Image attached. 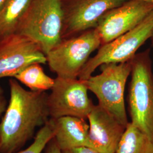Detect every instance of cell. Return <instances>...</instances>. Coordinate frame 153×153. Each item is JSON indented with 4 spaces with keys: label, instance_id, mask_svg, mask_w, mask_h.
<instances>
[{
    "label": "cell",
    "instance_id": "20",
    "mask_svg": "<svg viewBox=\"0 0 153 153\" xmlns=\"http://www.w3.org/2000/svg\"><path fill=\"white\" fill-rule=\"evenodd\" d=\"M6 0H0V10L1 9L2 7L4 5V4H5V1Z\"/></svg>",
    "mask_w": 153,
    "mask_h": 153
},
{
    "label": "cell",
    "instance_id": "18",
    "mask_svg": "<svg viewBox=\"0 0 153 153\" xmlns=\"http://www.w3.org/2000/svg\"><path fill=\"white\" fill-rule=\"evenodd\" d=\"M62 153H102L88 147L74 148L62 151Z\"/></svg>",
    "mask_w": 153,
    "mask_h": 153
},
{
    "label": "cell",
    "instance_id": "6",
    "mask_svg": "<svg viewBox=\"0 0 153 153\" xmlns=\"http://www.w3.org/2000/svg\"><path fill=\"white\" fill-rule=\"evenodd\" d=\"M153 33V10L140 24L112 41L102 44L98 52L88 60L78 78L87 80L99 66L131 60L137 51L150 39Z\"/></svg>",
    "mask_w": 153,
    "mask_h": 153
},
{
    "label": "cell",
    "instance_id": "13",
    "mask_svg": "<svg viewBox=\"0 0 153 153\" xmlns=\"http://www.w3.org/2000/svg\"><path fill=\"white\" fill-rule=\"evenodd\" d=\"M33 0H6L0 10V39L16 33Z\"/></svg>",
    "mask_w": 153,
    "mask_h": 153
},
{
    "label": "cell",
    "instance_id": "19",
    "mask_svg": "<svg viewBox=\"0 0 153 153\" xmlns=\"http://www.w3.org/2000/svg\"><path fill=\"white\" fill-rule=\"evenodd\" d=\"M45 153H62V151L57 145L55 140L52 138L47 145Z\"/></svg>",
    "mask_w": 153,
    "mask_h": 153
},
{
    "label": "cell",
    "instance_id": "9",
    "mask_svg": "<svg viewBox=\"0 0 153 153\" xmlns=\"http://www.w3.org/2000/svg\"><path fill=\"white\" fill-rule=\"evenodd\" d=\"M153 10V0H129L106 12L96 29L102 44L136 27Z\"/></svg>",
    "mask_w": 153,
    "mask_h": 153
},
{
    "label": "cell",
    "instance_id": "11",
    "mask_svg": "<svg viewBox=\"0 0 153 153\" xmlns=\"http://www.w3.org/2000/svg\"><path fill=\"white\" fill-rule=\"evenodd\" d=\"M89 123L88 147L102 153H115L126 126L100 105H94Z\"/></svg>",
    "mask_w": 153,
    "mask_h": 153
},
{
    "label": "cell",
    "instance_id": "10",
    "mask_svg": "<svg viewBox=\"0 0 153 153\" xmlns=\"http://www.w3.org/2000/svg\"><path fill=\"white\" fill-rule=\"evenodd\" d=\"M46 63L38 44L25 36L14 33L0 42V79L13 78L31 64Z\"/></svg>",
    "mask_w": 153,
    "mask_h": 153
},
{
    "label": "cell",
    "instance_id": "3",
    "mask_svg": "<svg viewBox=\"0 0 153 153\" xmlns=\"http://www.w3.org/2000/svg\"><path fill=\"white\" fill-rule=\"evenodd\" d=\"M62 27L61 0H33L16 33L33 40L46 55L62 40Z\"/></svg>",
    "mask_w": 153,
    "mask_h": 153
},
{
    "label": "cell",
    "instance_id": "12",
    "mask_svg": "<svg viewBox=\"0 0 153 153\" xmlns=\"http://www.w3.org/2000/svg\"><path fill=\"white\" fill-rule=\"evenodd\" d=\"M55 142L61 150L88 147L89 124L86 119L73 116H64L49 119Z\"/></svg>",
    "mask_w": 153,
    "mask_h": 153
},
{
    "label": "cell",
    "instance_id": "4",
    "mask_svg": "<svg viewBox=\"0 0 153 153\" xmlns=\"http://www.w3.org/2000/svg\"><path fill=\"white\" fill-rule=\"evenodd\" d=\"M101 73L86 80L88 90L97 97L98 104L124 126L128 123L124 94L128 78L131 76V60L119 64L100 66Z\"/></svg>",
    "mask_w": 153,
    "mask_h": 153
},
{
    "label": "cell",
    "instance_id": "17",
    "mask_svg": "<svg viewBox=\"0 0 153 153\" xmlns=\"http://www.w3.org/2000/svg\"><path fill=\"white\" fill-rule=\"evenodd\" d=\"M7 100L2 88L0 86V122L2 116L4 114L7 107ZM1 143V138H0Z\"/></svg>",
    "mask_w": 153,
    "mask_h": 153
},
{
    "label": "cell",
    "instance_id": "7",
    "mask_svg": "<svg viewBox=\"0 0 153 153\" xmlns=\"http://www.w3.org/2000/svg\"><path fill=\"white\" fill-rule=\"evenodd\" d=\"M88 91L86 80L57 76L48 97L50 118L73 116L86 119L94 105Z\"/></svg>",
    "mask_w": 153,
    "mask_h": 153
},
{
    "label": "cell",
    "instance_id": "2",
    "mask_svg": "<svg viewBox=\"0 0 153 153\" xmlns=\"http://www.w3.org/2000/svg\"><path fill=\"white\" fill-rule=\"evenodd\" d=\"M150 48L137 53L131 59L127 101L133 124L153 143V72Z\"/></svg>",
    "mask_w": 153,
    "mask_h": 153
},
{
    "label": "cell",
    "instance_id": "1",
    "mask_svg": "<svg viewBox=\"0 0 153 153\" xmlns=\"http://www.w3.org/2000/svg\"><path fill=\"white\" fill-rule=\"evenodd\" d=\"M10 100L0 122V153H15L49 120L48 94L27 90L16 79L9 81Z\"/></svg>",
    "mask_w": 153,
    "mask_h": 153
},
{
    "label": "cell",
    "instance_id": "8",
    "mask_svg": "<svg viewBox=\"0 0 153 153\" xmlns=\"http://www.w3.org/2000/svg\"><path fill=\"white\" fill-rule=\"evenodd\" d=\"M129 0H61L63 13L62 39L95 28L104 14Z\"/></svg>",
    "mask_w": 153,
    "mask_h": 153
},
{
    "label": "cell",
    "instance_id": "16",
    "mask_svg": "<svg viewBox=\"0 0 153 153\" xmlns=\"http://www.w3.org/2000/svg\"><path fill=\"white\" fill-rule=\"evenodd\" d=\"M53 137V131L48 120L44 126H42L30 146L23 150L12 153H42Z\"/></svg>",
    "mask_w": 153,
    "mask_h": 153
},
{
    "label": "cell",
    "instance_id": "15",
    "mask_svg": "<svg viewBox=\"0 0 153 153\" xmlns=\"http://www.w3.org/2000/svg\"><path fill=\"white\" fill-rule=\"evenodd\" d=\"M13 78L33 91H45L51 90L55 83V79L45 73L40 64H33L28 66Z\"/></svg>",
    "mask_w": 153,
    "mask_h": 153
},
{
    "label": "cell",
    "instance_id": "5",
    "mask_svg": "<svg viewBox=\"0 0 153 153\" xmlns=\"http://www.w3.org/2000/svg\"><path fill=\"white\" fill-rule=\"evenodd\" d=\"M101 45V39L96 28L64 39L46 55L49 69L57 76L77 79L90 55Z\"/></svg>",
    "mask_w": 153,
    "mask_h": 153
},
{
    "label": "cell",
    "instance_id": "21",
    "mask_svg": "<svg viewBox=\"0 0 153 153\" xmlns=\"http://www.w3.org/2000/svg\"><path fill=\"white\" fill-rule=\"evenodd\" d=\"M150 40H151V43H152V45H153V35H152V38H150Z\"/></svg>",
    "mask_w": 153,
    "mask_h": 153
},
{
    "label": "cell",
    "instance_id": "14",
    "mask_svg": "<svg viewBox=\"0 0 153 153\" xmlns=\"http://www.w3.org/2000/svg\"><path fill=\"white\" fill-rule=\"evenodd\" d=\"M115 153H153V143L129 121Z\"/></svg>",
    "mask_w": 153,
    "mask_h": 153
},
{
    "label": "cell",
    "instance_id": "22",
    "mask_svg": "<svg viewBox=\"0 0 153 153\" xmlns=\"http://www.w3.org/2000/svg\"><path fill=\"white\" fill-rule=\"evenodd\" d=\"M1 39H0V42H1Z\"/></svg>",
    "mask_w": 153,
    "mask_h": 153
}]
</instances>
